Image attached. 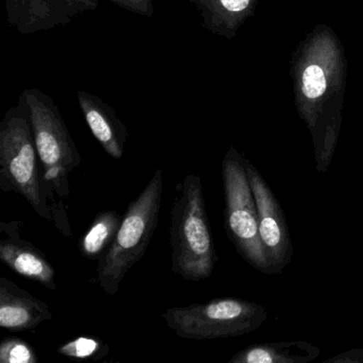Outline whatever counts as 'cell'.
I'll use <instances>...</instances> for the list:
<instances>
[{"instance_id":"5bb4252c","label":"cell","mask_w":363,"mask_h":363,"mask_svg":"<svg viewBox=\"0 0 363 363\" xmlns=\"http://www.w3.org/2000/svg\"><path fill=\"white\" fill-rule=\"evenodd\" d=\"M110 347L107 344L92 337H75L67 343L59 346L57 352L61 356L80 360H99L109 354Z\"/></svg>"},{"instance_id":"277c9868","label":"cell","mask_w":363,"mask_h":363,"mask_svg":"<svg viewBox=\"0 0 363 363\" xmlns=\"http://www.w3.org/2000/svg\"><path fill=\"white\" fill-rule=\"evenodd\" d=\"M0 189L24 197L40 218L52 223L42 188L39 156L24 93L0 123Z\"/></svg>"},{"instance_id":"7c38bea8","label":"cell","mask_w":363,"mask_h":363,"mask_svg":"<svg viewBox=\"0 0 363 363\" xmlns=\"http://www.w3.org/2000/svg\"><path fill=\"white\" fill-rule=\"evenodd\" d=\"M320 348L303 341L255 344L240 350L230 363H309L320 356Z\"/></svg>"},{"instance_id":"5b68a950","label":"cell","mask_w":363,"mask_h":363,"mask_svg":"<svg viewBox=\"0 0 363 363\" xmlns=\"http://www.w3.org/2000/svg\"><path fill=\"white\" fill-rule=\"evenodd\" d=\"M162 318L182 339L213 340L241 337L257 330L267 320V312L254 301L218 298L169 308Z\"/></svg>"},{"instance_id":"52a82bcc","label":"cell","mask_w":363,"mask_h":363,"mask_svg":"<svg viewBox=\"0 0 363 363\" xmlns=\"http://www.w3.org/2000/svg\"><path fill=\"white\" fill-rule=\"evenodd\" d=\"M246 171L258 210L259 233L272 274L280 273L292 260L293 246L286 216L274 193L252 163Z\"/></svg>"},{"instance_id":"3957f363","label":"cell","mask_w":363,"mask_h":363,"mask_svg":"<svg viewBox=\"0 0 363 363\" xmlns=\"http://www.w3.org/2000/svg\"><path fill=\"white\" fill-rule=\"evenodd\" d=\"M164 171L158 167L127 208L113 243L97 263V281L110 296L118 294L128 272L143 258L158 227Z\"/></svg>"},{"instance_id":"6da1fadb","label":"cell","mask_w":363,"mask_h":363,"mask_svg":"<svg viewBox=\"0 0 363 363\" xmlns=\"http://www.w3.org/2000/svg\"><path fill=\"white\" fill-rule=\"evenodd\" d=\"M23 93L30 112L42 188L52 212V224L65 237L72 238L67 213L71 195L69 177L80 167L82 157L52 97L38 89H26Z\"/></svg>"},{"instance_id":"2e32d148","label":"cell","mask_w":363,"mask_h":363,"mask_svg":"<svg viewBox=\"0 0 363 363\" xmlns=\"http://www.w3.org/2000/svg\"><path fill=\"white\" fill-rule=\"evenodd\" d=\"M324 72L318 65H310L303 75V91L309 99H318L326 90Z\"/></svg>"},{"instance_id":"8992f818","label":"cell","mask_w":363,"mask_h":363,"mask_svg":"<svg viewBox=\"0 0 363 363\" xmlns=\"http://www.w3.org/2000/svg\"><path fill=\"white\" fill-rule=\"evenodd\" d=\"M225 228L242 258L257 271L272 274L261 243L258 210L246 171L245 160L231 148L222 163Z\"/></svg>"},{"instance_id":"8fae6325","label":"cell","mask_w":363,"mask_h":363,"mask_svg":"<svg viewBox=\"0 0 363 363\" xmlns=\"http://www.w3.org/2000/svg\"><path fill=\"white\" fill-rule=\"evenodd\" d=\"M77 99L95 139L111 158L122 159L128 140V130L124 123L109 105L95 95L78 91Z\"/></svg>"},{"instance_id":"9c48e42d","label":"cell","mask_w":363,"mask_h":363,"mask_svg":"<svg viewBox=\"0 0 363 363\" xmlns=\"http://www.w3.org/2000/svg\"><path fill=\"white\" fill-rule=\"evenodd\" d=\"M8 21L23 35L67 25L86 11L75 0H7Z\"/></svg>"},{"instance_id":"9a60e30c","label":"cell","mask_w":363,"mask_h":363,"mask_svg":"<svg viewBox=\"0 0 363 363\" xmlns=\"http://www.w3.org/2000/svg\"><path fill=\"white\" fill-rule=\"evenodd\" d=\"M0 362L37 363L38 357L30 344L16 337H9L0 343Z\"/></svg>"},{"instance_id":"4fadbf2b","label":"cell","mask_w":363,"mask_h":363,"mask_svg":"<svg viewBox=\"0 0 363 363\" xmlns=\"http://www.w3.org/2000/svg\"><path fill=\"white\" fill-rule=\"evenodd\" d=\"M122 220L123 216L116 210H106L97 213L80 239L79 250L82 256L99 261L113 243Z\"/></svg>"},{"instance_id":"30bf717a","label":"cell","mask_w":363,"mask_h":363,"mask_svg":"<svg viewBox=\"0 0 363 363\" xmlns=\"http://www.w3.org/2000/svg\"><path fill=\"white\" fill-rule=\"evenodd\" d=\"M52 318L45 301L8 278L0 277V326L10 331L33 330Z\"/></svg>"},{"instance_id":"7a4b0ae2","label":"cell","mask_w":363,"mask_h":363,"mask_svg":"<svg viewBox=\"0 0 363 363\" xmlns=\"http://www.w3.org/2000/svg\"><path fill=\"white\" fill-rule=\"evenodd\" d=\"M172 272L188 281L211 277L218 261L201 177L184 176L175 186L169 224Z\"/></svg>"},{"instance_id":"e0dca14e","label":"cell","mask_w":363,"mask_h":363,"mask_svg":"<svg viewBox=\"0 0 363 363\" xmlns=\"http://www.w3.org/2000/svg\"><path fill=\"white\" fill-rule=\"evenodd\" d=\"M118 7L145 18H152L155 13L152 0H109Z\"/></svg>"},{"instance_id":"ba28073f","label":"cell","mask_w":363,"mask_h":363,"mask_svg":"<svg viewBox=\"0 0 363 363\" xmlns=\"http://www.w3.org/2000/svg\"><path fill=\"white\" fill-rule=\"evenodd\" d=\"M23 222H0V259L18 275L56 290V272L46 255L21 235Z\"/></svg>"},{"instance_id":"ac0fdd59","label":"cell","mask_w":363,"mask_h":363,"mask_svg":"<svg viewBox=\"0 0 363 363\" xmlns=\"http://www.w3.org/2000/svg\"><path fill=\"white\" fill-rule=\"evenodd\" d=\"M84 10H95L99 6V0H75Z\"/></svg>"}]
</instances>
